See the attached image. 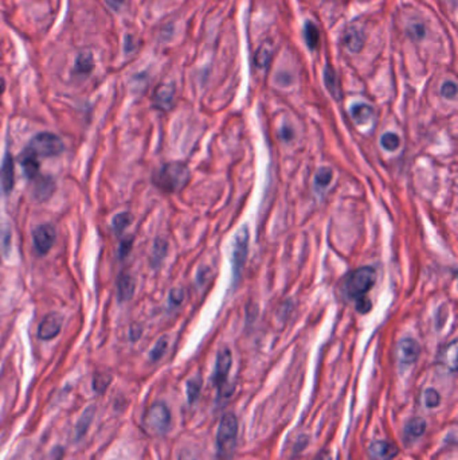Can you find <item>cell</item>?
<instances>
[{
    "instance_id": "cell-1",
    "label": "cell",
    "mask_w": 458,
    "mask_h": 460,
    "mask_svg": "<svg viewBox=\"0 0 458 460\" xmlns=\"http://www.w3.org/2000/svg\"><path fill=\"white\" fill-rule=\"evenodd\" d=\"M190 181V170L179 162H171L161 166L152 177V182L164 193H176Z\"/></svg>"
},
{
    "instance_id": "cell-2",
    "label": "cell",
    "mask_w": 458,
    "mask_h": 460,
    "mask_svg": "<svg viewBox=\"0 0 458 460\" xmlns=\"http://www.w3.org/2000/svg\"><path fill=\"white\" fill-rule=\"evenodd\" d=\"M376 280V272L372 267H362L355 270L345 278L344 289L351 299L363 298L374 287Z\"/></svg>"
},
{
    "instance_id": "cell-3",
    "label": "cell",
    "mask_w": 458,
    "mask_h": 460,
    "mask_svg": "<svg viewBox=\"0 0 458 460\" xmlns=\"http://www.w3.org/2000/svg\"><path fill=\"white\" fill-rule=\"evenodd\" d=\"M238 419L234 413H226L216 430V447L220 455H230L237 444Z\"/></svg>"
},
{
    "instance_id": "cell-4",
    "label": "cell",
    "mask_w": 458,
    "mask_h": 460,
    "mask_svg": "<svg viewBox=\"0 0 458 460\" xmlns=\"http://www.w3.org/2000/svg\"><path fill=\"white\" fill-rule=\"evenodd\" d=\"M38 157H53L63 153L65 147L61 139L50 132H41L31 139L27 147Z\"/></svg>"
},
{
    "instance_id": "cell-5",
    "label": "cell",
    "mask_w": 458,
    "mask_h": 460,
    "mask_svg": "<svg viewBox=\"0 0 458 460\" xmlns=\"http://www.w3.org/2000/svg\"><path fill=\"white\" fill-rule=\"evenodd\" d=\"M146 423L153 432L159 435L165 433L171 426V412L167 405L163 402L152 404L146 415Z\"/></svg>"
},
{
    "instance_id": "cell-6",
    "label": "cell",
    "mask_w": 458,
    "mask_h": 460,
    "mask_svg": "<svg viewBox=\"0 0 458 460\" xmlns=\"http://www.w3.org/2000/svg\"><path fill=\"white\" fill-rule=\"evenodd\" d=\"M247 250H249V229L247 226H244L237 232L233 244V274L236 280L240 277L241 271L244 270Z\"/></svg>"
},
{
    "instance_id": "cell-7",
    "label": "cell",
    "mask_w": 458,
    "mask_h": 460,
    "mask_svg": "<svg viewBox=\"0 0 458 460\" xmlns=\"http://www.w3.org/2000/svg\"><path fill=\"white\" fill-rule=\"evenodd\" d=\"M57 239L56 229L50 223H43L32 230V243L38 254L43 256L50 252Z\"/></svg>"
},
{
    "instance_id": "cell-8",
    "label": "cell",
    "mask_w": 458,
    "mask_h": 460,
    "mask_svg": "<svg viewBox=\"0 0 458 460\" xmlns=\"http://www.w3.org/2000/svg\"><path fill=\"white\" fill-rule=\"evenodd\" d=\"M420 354H421V346L417 340L411 338H404L399 340L397 346V357L400 366H411L418 361Z\"/></svg>"
},
{
    "instance_id": "cell-9",
    "label": "cell",
    "mask_w": 458,
    "mask_h": 460,
    "mask_svg": "<svg viewBox=\"0 0 458 460\" xmlns=\"http://www.w3.org/2000/svg\"><path fill=\"white\" fill-rule=\"evenodd\" d=\"M231 364H233V357H231V351L229 349H222L219 353H218V357H216V364H215V370H214V385L220 391L225 384H226V380H227V375L230 373V369H231Z\"/></svg>"
},
{
    "instance_id": "cell-10",
    "label": "cell",
    "mask_w": 458,
    "mask_h": 460,
    "mask_svg": "<svg viewBox=\"0 0 458 460\" xmlns=\"http://www.w3.org/2000/svg\"><path fill=\"white\" fill-rule=\"evenodd\" d=\"M399 454V448L387 440H375L368 446L369 460H393Z\"/></svg>"
},
{
    "instance_id": "cell-11",
    "label": "cell",
    "mask_w": 458,
    "mask_h": 460,
    "mask_svg": "<svg viewBox=\"0 0 458 460\" xmlns=\"http://www.w3.org/2000/svg\"><path fill=\"white\" fill-rule=\"evenodd\" d=\"M62 318L58 314H49L41 322L38 329V337L42 340H51L61 333Z\"/></svg>"
},
{
    "instance_id": "cell-12",
    "label": "cell",
    "mask_w": 458,
    "mask_h": 460,
    "mask_svg": "<svg viewBox=\"0 0 458 460\" xmlns=\"http://www.w3.org/2000/svg\"><path fill=\"white\" fill-rule=\"evenodd\" d=\"M0 184L4 194H10L14 190L15 177H14V159L11 153H5L0 167Z\"/></svg>"
},
{
    "instance_id": "cell-13",
    "label": "cell",
    "mask_w": 458,
    "mask_h": 460,
    "mask_svg": "<svg viewBox=\"0 0 458 460\" xmlns=\"http://www.w3.org/2000/svg\"><path fill=\"white\" fill-rule=\"evenodd\" d=\"M175 88L171 84H161L153 94V107L160 111H168L172 105Z\"/></svg>"
},
{
    "instance_id": "cell-14",
    "label": "cell",
    "mask_w": 458,
    "mask_h": 460,
    "mask_svg": "<svg viewBox=\"0 0 458 460\" xmlns=\"http://www.w3.org/2000/svg\"><path fill=\"white\" fill-rule=\"evenodd\" d=\"M19 163L22 166V170H23L25 175L29 179H35L38 177L39 170H41L39 157L35 153H32V151H30L29 149H26L23 153H21Z\"/></svg>"
},
{
    "instance_id": "cell-15",
    "label": "cell",
    "mask_w": 458,
    "mask_h": 460,
    "mask_svg": "<svg viewBox=\"0 0 458 460\" xmlns=\"http://www.w3.org/2000/svg\"><path fill=\"white\" fill-rule=\"evenodd\" d=\"M136 291V278L130 274L122 272L117 278V298L119 302L125 303L132 299L133 294Z\"/></svg>"
},
{
    "instance_id": "cell-16",
    "label": "cell",
    "mask_w": 458,
    "mask_h": 460,
    "mask_svg": "<svg viewBox=\"0 0 458 460\" xmlns=\"http://www.w3.org/2000/svg\"><path fill=\"white\" fill-rule=\"evenodd\" d=\"M438 362L450 369L452 371L457 369V340H452L448 346H445L441 350L438 355Z\"/></svg>"
},
{
    "instance_id": "cell-17",
    "label": "cell",
    "mask_w": 458,
    "mask_h": 460,
    "mask_svg": "<svg viewBox=\"0 0 458 460\" xmlns=\"http://www.w3.org/2000/svg\"><path fill=\"white\" fill-rule=\"evenodd\" d=\"M56 190V184L53 181V178L50 177H43L41 178L34 188V195L38 201H46L51 197V194Z\"/></svg>"
},
{
    "instance_id": "cell-18",
    "label": "cell",
    "mask_w": 458,
    "mask_h": 460,
    "mask_svg": "<svg viewBox=\"0 0 458 460\" xmlns=\"http://www.w3.org/2000/svg\"><path fill=\"white\" fill-rule=\"evenodd\" d=\"M425 430H426V421L422 417H414L406 423L403 432L407 440H413L422 436Z\"/></svg>"
},
{
    "instance_id": "cell-19",
    "label": "cell",
    "mask_w": 458,
    "mask_h": 460,
    "mask_svg": "<svg viewBox=\"0 0 458 460\" xmlns=\"http://www.w3.org/2000/svg\"><path fill=\"white\" fill-rule=\"evenodd\" d=\"M344 43L351 52L358 53L365 45V32L356 29L347 31V34L344 35Z\"/></svg>"
},
{
    "instance_id": "cell-20",
    "label": "cell",
    "mask_w": 458,
    "mask_h": 460,
    "mask_svg": "<svg viewBox=\"0 0 458 460\" xmlns=\"http://www.w3.org/2000/svg\"><path fill=\"white\" fill-rule=\"evenodd\" d=\"M95 415V408L94 406H89L85 409V412L81 415L77 426H76V439L80 440L81 437L85 436V433L89 430L91 424H92L93 419Z\"/></svg>"
},
{
    "instance_id": "cell-21",
    "label": "cell",
    "mask_w": 458,
    "mask_h": 460,
    "mask_svg": "<svg viewBox=\"0 0 458 460\" xmlns=\"http://www.w3.org/2000/svg\"><path fill=\"white\" fill-rule=\"evenodd\" d=\"M324 81H325L327 89L334 96V98L339 101L341 98V91H340L336 73L332 69V66H330V65H327V67L324 70Z\"/></svg>"
},
{
    "instance_id": "cell-22",
    "label": "cell",
    "mask_w": 458,
    "mask_h": 460,
    "mask_svg": "<svg viewBox=\"0 0 458 460\" xmlns=\"http://www.w3.org/2000/svg\"><path fill=\"white\" fill-rule=\"evenodd\" d=\"M167 250H168V244H167L165 240H163V239H156L154 240L152 256H151V265L153 268H157L161 264V261L167 256Z\"/></svg>"
},
{
    "instance_id": "cell-23",
    "label": "cell",
    "mask_w": 458,
    "mask_h": 460,
    "mask_svg": "<svg viewBox=\"0 0 458 460\" xmlns=\"http://www.w3.org/2000/svg\"><path fill=\"white\" fill-rule=\"evenodd\" d=\"M351 115H352V119L356 122V124H366L372 118L374 111L367 104H355L351 108Z\"/></svg>"
},
{
    "instance_id": "cell-24",
    "label": "cell",
    "mask_w": 458,
    "mask_h": 460,
    "mask_svg": "<svg viewBox=\"0 0 458 460\" xmlns=\"http://www.w3.org/2000/svg\"><path fill=\"white\" fill-rule=\"evenodd\" d=\"M93 67H94V60L91 53L78 54V57L76 58V65H74V70L78 74H89Z\"/></svg>"
},
{
    "instance_id": "cell-25",
    "label": "cell",
    "mask_w": 458,
    "mask_h": 460,
    "mask_svg": "<svg viewBox=\"0 0 458 460\" xmlns=\"http://www.w3.org/2000/svg\"><path fill=\"white\" fill-rule=\"evenodd\" d=\"M272 52H273V49H272L271 43H268V42L262 43L258 47V50H257V53L254 56L255 65L258 67H265L269 63V61H271V58H272Z\"/></svg>"
},
{
    "instance_id": "cell-26",
    "label": "cell",
    "mask_w": 458,
    "mask_h": 460,
    "mask_svg": "<svg viewBox=\"0 0 458 460\" xmlns=\"http://www.w3.org/2000/svg\"><path fill=\"white\" fill-rule=\"evenodd\" d=\"M133 221V215H130L129 212H122L119 215H115L112 219V228L116 232V234L122 233Z\"/></svg>"
},
{
    "instance_id": "cell-27",
    "label": "cell",
    "mask_w": 458,
    "mask_h": 460,
    "mask_svg": "<svg viewBox=\"0 0 458 460\" xmlns=\"http://www.w3.org/2000/svg\"><path fill=\"white\" fill-rule=\"evenodd\" d=\"M111 382L112 375L109 373H97L93 378V389L95 393H104Z\"/></svg>"
},
{
    "instance_id": "cell-28",
    "label": "cell",
    "mask_w": 458,
    "mask_h": 460,
    "mask_svg": "<svg viewBox=\"0 0 458 460\" xmlns=\"http://www.w3.org/2000/svg\"><path fill=\"white\" fill-rule=\"evenodd\" d=\"M202 389V378L201 377H194L187 381V399L188 402L192 404L195 402Z\"/></svg>"
},
{
    "instance_id": "cell-29",
    "label": "cell",
    "mask_w": 458,
    "mask_h": 460,
    "mask_svg": "<svg viewBox=\"0 0 458 460\" xmlns=\"http://www.w3.org/2000/svg\"><path fill=\"white\" fill-rule=\"evenodd\" d=\"M380 144L385 150L387 151H396L398 150V147L400 146V139L398 136L397 133H393V132H387L382 136L380 139Z\"/></svg>"
},
{
    "instance_id": "cell-30",
    "label": "cell",
    "mask_w": 458,
    "mask_h": 460,
    "mask_svg": "<svg viewBox=\"0 0 458 460\" xmlns=\"http://www.w3.org/2000/svg\"><path fill=\"white\" fill-rule=\"evenodd\" d=\"M332 181V170L328 167H323L317 171L314 177V184L319 188H325Z\"/></svg>"
},
{
    "instance_id": "cell-31",
    "label": "cell",
    "mask_w": 458,
    "mask_h": 460,
    "mask_svg": "<svg viewBox=\"0 0 458 460\" xmlns=\"http://www.w3.org/2000/svg\"><path fill=\"white\" fill-rule=\"evenodd\" d=\"M319 39H320V35H319L317 28L312 22H308L306 25V41L309 49L312 50L316 49V46L319 45Z\"/></svg>"
},
{
    "instance_id": "cell-32",
    "label": "cell",
    "mask_w": 458,
    "mask_h": 460,
    "mask_svg": "<svg viewBox=\"0 0 458 460\" xmlns=\"http://www.w3.org/2000/svg\"><path fill=\"white\" fill-rule=\"evenodd\" d=\"M167 347H168V339H167V337L160 338V339L154 343V346H153V349L151 350V353H150V360L153 361V362H154V361H159V360L164 355Z\"/></svg>"
},
{
    "instance_id": "cell-33",
    "label": "cell",
    "mask_w": 458,
    "mask_h": 460,
    "mask_svg": "<svg viewBox=\"0 0 458 460\" xmlns=\"http://www.w3.org/2000/svg\"><path fill=\"white\" fill-rule=\"evenodd\" d=\"M422 401L424 404L428 406V408H437L439 404H441V396L439 393L433 389V388H428L425 392H424V396H422Z\"/></svg>"
},
{
    "instance_id": "cell-34",
    "label": "cell",
    "mask_w": 458,
    "mask_h": 460,
    "mask_svg": "<svg viewBox=\"0 0 458 460\" xmlns=\"http://www.w3.org/2000/svg\"><path fill=\"white\" fill-rule=\"evenodd\" d=\"M132 246H133V237L132 236H128L125 239H122L120 241V245H119V259H125L130 250H132Z\"/></svg>"
},
{
    "instance_id": "cell-35",
    "label": "cell",
    "mask_w": 458,
    "mask_h": 460,
    "mask_svg": "<svg viewBox=\"0 0 458 460\" xmlns=\"http://www.w3.org/2000/svg\"><path fill=\"white\" fill-rule=\"evenodd\" d=\"M441 93H442V96L445 98L453 100V98H456V94H457V85L455 83H452V81L445 83L442 85V88H441Z\"/></svg>"
},
{
    "instance_id": "cell-36",
    "label": "cell",
    "mask_w": 458,
    "mask_h": 460,
    "mask_svg": "<svg viewBox=\"0 0 458 460\" xmlns=\"http://www.w3.org/2000/svg\"><path fill=\"white\" fill-rule=\"evenodd\" d=\"M184 299V292L182 288H172L170 291V303L172 306H179Z\"/></svg>"
},
{
    "instance_id": "cell-37",
    "label": "cell",
    "mask_w": 458,
    "mask_h": 460,
    "mask_svg": "<svg viewBox=\"0 0 458 460\" xmlns=\"http://www.w3.org/2000/svg\"><path fill=\"white\" fill-rule=\"evenodd\" d=\"M356 309H358V312H360V314H367V312L371 309V302L367 299L366 296L359 298V299H358V303H356Z\"/></svg>"
},
{
    "instance_id": "cell-38",
    "label": "cell",
    "mask_w": 458,
    "mask_h": 460,
    "mask_svg": "<svg viewBox=\"0 0 458 460\" xmlns=\"http://www.w3.org/2000/svg\"><path fill=\"white\" fill-rule=\"evenodd\" d=\"M141 333H143V329L139 327V326H132L129 329V339H132L133 342L137 340L139 338L141 337Z\"/></svg>"
},
{
    "instance_id": "cell-39",
    "label": "cell",
    "mask_w": 458,
    "mask_h": 460,
    "mask_svg": "<svg viewBox=\"0 0 458 460\" xmlns=\"http://www.w3.org/2000/svg\"><path fill=\"white\" fill-rule=\"evenodd\" d=\"M178 460H198L196 457L194 455L192 451H188V450H183L181 454H179V459Z\"/></svg>"
},
{
    "instance_id": "cell-40",
    "label": "cell",
    "mask_w": 458,
    "mask_h": 460,
    "mask_svg": "<svg viewBox=\"0 0 458 460\" xmlns=\"http://www.w3.org/2000/svg\"><path fill=\"white\" fill-rule=\"evenodd\" d=\"M5 91V81L3 78H0V96Z\"/></svg>"
},
{
    "instance_id": "cell-41",
    "label": "cell",
    "mask_w": 458,
    "mask_h": 460,
    "mask_svg": "<svg viewBox=\"0 0 458 460\" xmlns=\"http://www.w3.org/2000/svg\"><path fill=\"white\" fill-rule=\"evenodd\" d=\"M111 1H112V3H113V4H122V1H124V0H111Z\"/></svg>"
}]
</instances>
